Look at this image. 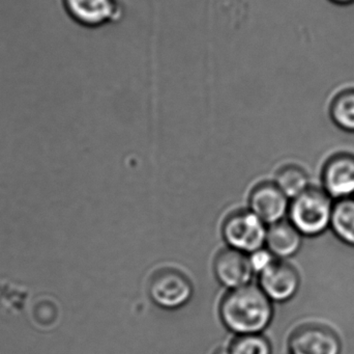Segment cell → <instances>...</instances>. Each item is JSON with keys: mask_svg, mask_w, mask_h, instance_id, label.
Wrapping results in <instances>:
<instances>
[{"mask_svg": "<svg viewBox=\"0 0 354 354\" xmlns=\"http://www.w3.org/2000/svg\"><path fill=\"white\" fill-rule=\"evenodd\" d=\"M266 222L252 211H241L227 218L223 226L225 240L232 249L243 253H255L266 241Z\"/></svg>", "mask_w": 354, "mask_h": 354, "instance_id": "3957f363", "label": "cell"}, {"mask_svg": "<svg viewBox=\"0 0 354 354\" xmlns=\"http://www.w3.org/2000/svg\"><path fill=\"white\" fill-rule=\"evenodd\" d=\"M289 197L274 183L258 185L250 195V208L266 224L281 222L289 211Z\"/></svg>", "mask_w": 354, "mask_h": 354, "instance_id": "52a82bcc", "label": "cell"}, {"mask_svg": "<svg viewBox=\"0 0 354 354\" xmlns=\"http://www.w3.org/2000/svg\"><path fill=\"white\" fill-rule=\"evenodd\" d=\"M289 351L290 354H340L341 343L330 328L308 326L295 330Z\"/></svg>", "mask_w": 354, "mask_h": 354, "instance_id": "ba28073f", "label": "cell"}, {"mask_svg": "<svg viewBox=\"0 0 354 354\" xmlns=\"http://www.w3.org/2000/svg\"><path fill=\"white\" fill-rule=\"evenodd\" d=\"M260 285L272 301H288L299 290V276L289 264L272 261L260 272Z\"/></svg>", "mask_w": 354, "mask_h": 354, "instance_id": "9c48e42d", "label": "cell"}, {"mask_svg": "<svg viewBox=\"0 0 354 354\" xmlns=\"http://www.w3.org/2000/svg\"><path fill=\"white\" fill-rule=\"evenodd\" d=\"M229 354H270V342L259 334L241 335L235 339L228 351Z\"/></svg>", "mask_w": 354, "mask_h": 354, "instance_id": "9a60e30c", "label": "cell"}, {"mask_svg": "<svg viewBox=\"0 0 354 354\" xmlns=\"http://www.w3.org/2000/svg\"><path fill=\"white\" fill-rule=\"evenodd\" d=\"M322 188L333 199L354 197V155L338 153L324 163L322 172Z\"/></svg>", "mask_w": 354, "mask_h": 354, "instance_id": "5b68a950", "label": "cell"}, {"mask_svg": "<svg viewBox=\"0 0 354 354\" xmlns=\"http://www.w3.org/2000/svg\"><path fill=\"white\" fill-rule=\"evenodd\" d=\"M68 16L87 28H97L120 14L118 0H62Z\"/></svg>", "mask_w": 354, "mask_h": 354, "instance_id": "8992f818", "label": "cell"}, {"mask_svg": "<svg viewBox=\"0 0 354 354\" xmlns=\"http://www.w3.org/2000/svg\"><path fill=\"white\" fill-rule=\"evenodd\" d=\"M333 200L322 187H309L291 201L288 211L291 224L301 234H320L330 226Z\"/></svg>", "mask_w": 354, "mask_h": 354, "instance_id": "7a4b0ae2", "label": "cell"}, {"mask_svg": "<svg viewBox=\"0 0 354 354\" xmlns=\"http://www.w3.org/2000/svg\"><path fill=\"white\" fill-rule=\"evenodd\" d=\"M333 3L337 4V6H351L354 3V0H330Z\"/></svg>", "mask_w": 354, "mask_h": 354, "instance_id": "e0dca14e", "label": "cell"}, {"mask_svg": "<svg viewBox=\"0 0 354 354\" xmlns=\"http://www.w3.org/2000/svg\"><path fill=\"white\" fill-rule=\"evenodd\" d=\"M330 226L342 240L354 245V197L334 204Z\"/></svg>", "mask_w": 354, "mask_h": 354, "instance_id": "7c38bea8", "label": "cell"}, {"mask_svg": "<svg viewBox=\"0 0 354 354\" xmlns=\"http://www.w3.org/2000/svg\"><path fill=\"white\" fill-rule=\"evenodd\" d=\"M253 272L251 259L232 247L221 251L214 261V274L227 288L235 289L249 284Z\"/></svg>", "mask_w": 354, "mask_h": 354, "instance_id": "30bf717a", "label": "cell"}, {"mask_svg": "<svg viewBox=\"0 0 354 354\" xmlns=\"http://www.w3.org/2000/svg\"><path fill=\"white\" fill-rule=\"evenodd\" d=\"M274 184L291 200L311 187L309 175L303 168L295 164L284 166L278 170Z\"/></svg>", "mask_w": 354, "mask_h": 354, "instance_id": "4fadbf2b", "label": "cell"}, {"mask_svg": "<svg viewBox=\"0 0 354 354\" xmlns=\"http://www.w3.org/2000/svg\"><path fill=\"white\" fill-rule=\"evenodd\" d=\"M301 233L291 222H281L272 224L266 234V245L270 254L279 258L295 255L301 245Z\"/></svg>", "mask_w": 354, "mask_h": 354, "instance_id": "8fae6325", "label": "cell"}, {"mask_svg": "<svg viewBox=\"0 0 354 354\" xmlns=\"http://www.w3.org/2000/svg\"><path fill=\"white\" fill-rule=\"evenodd\" d=\"M220 315L225 326L236 334H259L272 321V306L262 289L245 285L225 297Z\"/></svg>", "mask_w": 354, "mask_h": 354, "instance_id": "6da1fadb", "label": "cell"}, {"mask_svg": "<svg viewBox=\"0 0 354 354\" xmlns=\"http://www.w3.org/2000/svg\"><path fill=\"white\" fill-rule=\"evenodd\" d=\"M193 294L189 281L176 270H163L156 274L149 286V295L156 305L164 309L183 307Z\"/></svg>", "mask_w": 354, "mask_h": 354, "instance_id": "277c9868", "label": "cell"}, {"mask_svg": "<svg viewBox=\"0 0 354 354\" xmlns=\"http://www.w3.org/2000/svg\"><path fill=\"white\" fill-rule=\"evenodd\" d=\"M330 116L339 129L354 133V89H344L333 99Z\"/></svg>", "mask_w": 354, "mask_h": 354, "instance_id": "5bb4252c", "label": "cell"}, {"mask_svg": "<svg viewBox=\"0 0 354 354\" xmlns=\"http://www.w3.org/2000/svg\"><path fill=\"white\" fill-rule=\"evenodd\" d=\"M252 266L255 272H261L262 270L266 269L268 265L272 262V256L270 253L266 251H257L253 253L251 258Z\"/></svg>", "mask_w": 354, "mask_h": 354, "instance_id": "2e32d148", "label": "cell"}]
</instances>
